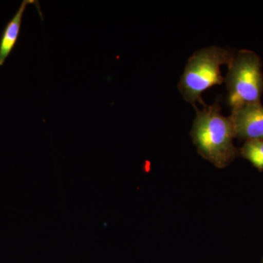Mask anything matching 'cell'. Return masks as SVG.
<instances>
[{"label": "cell", "mask_w": 263, "mask_h": 263, "mask_svg": "<svg viewBox=\"0 0 263 263\" xmlns=\"http://www.w3.org/2000/svg\"><path fill=\"white\" fill-rule=\"evenodd\" d=\"M239 155L249 161L254 167L263 171V141L250 140L239 149Z\"/></svg>", "instance_id": "8992f818"}, {"label": "cell", "mask_w": 263, "mask_h": 263, "mask_svg": "<svg viewBox=\"0 0 263 263\" xmlns=\"http://www.w3.org/2000/svg\"><path fill=\"white\" fill-rule=\"evenodd\" d=\"M224 82L228 89V103L232 110L261 103L263 74L260 57L251 50L237 51L228 65Z\"/></svg>", "instance_id": "3957f363"}, {"label": "cell", "mask_w": 263, "mask_h": 263, "mask_svg": "<svg viewBox=\"0 0 263 263\" xmlns=\"http://www.w3.org/2000/svg\"><path fill=\"white\" fill-rule=\"evenodd\" d=\"M236 51L213 46L197 50L189 58L179 83L183 98L197 108L199 103L205 106L202 93L209 88L224 82L221 65H229Z\"/></svg>", "instance_id": "7a4b0ae2"}, {"label": "cell", "mask_w": 263, "mask_h": 263, "mask_svg": "<svg viewBox=\"0 0 263 263\" xmlns=\"http://www.w3.org/2000/svg\"><path fill=\"white\" fill-rule=\"evenodd\" d=\"M195 110L190 135L197 152L215 167L224 168L239 155L233 145L235 133L231 119L221 114L219 101Z\"/></svg>", "instance_id": "6da1fadb"}, {"label": "cell", "mask_w": 263, "mask_h": 263, "mask_svg": "<svg viewBox=\"0 0 263 263\" xmlns=\"http://www.w3.org/2000/svg\"><path fill=\"white\" fill-rule=\"evenodd\" d=\"M235 138L246 141H263V106L251 104L232 110L230 115Z\"/></svg>", "instance_id": "277c9868"}, {"label": "cell", "mask_w": 263, "mask_h": 263, "mask_svg": "<svg viewBox=\"0 0 263 263\" xmlns=\"http://www.w3.org/2000/svg\"><path fill=\"white\" fill-rule=\"evenodd\" d=\"M29 5H37L40 14H42L40 10L39 2L35 0L22 1L16 13L5 26L0 37V67L4 65L7 58L9 57L18 41L21 27H22V18H23L26 8Z\"/></svg>", "instance_id": "5b68a950"}]
</instances>
